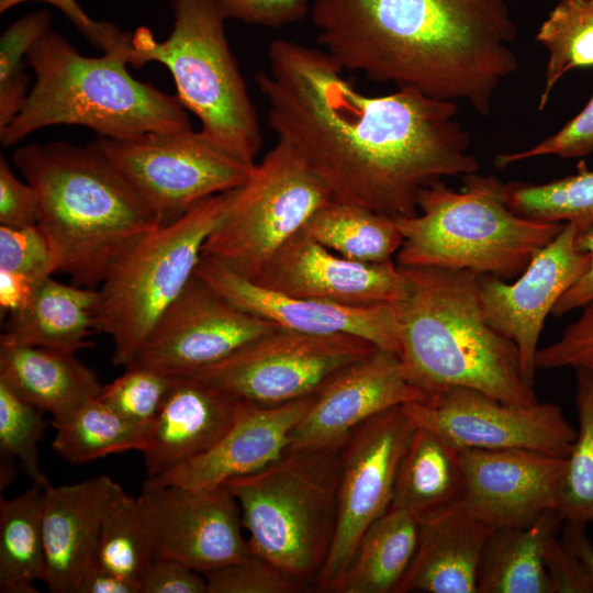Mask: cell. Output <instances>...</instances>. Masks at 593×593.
Returning <instances> with one entry per match:
<instances>
[{
  "mask_svg": "<svg viewBox=\"0 0 593 593\" xmlns=\"http://www.w3.org/2000/svg\"><path fill=\"white\" fill-rule=\"evenodd\" d=\"M255 80L268 122L323 181L332 200L394 220L417 214L422 190L479 170L455 101L412 88L369 97L325 51L277 38Z\"/></svg>",
  "mask_w": 593,
  "mask_h": 593,
  "instance_id": "6da1fadb",
  "label": "cell"
},
{
  "mask_svg": "<svg viewBox=\"0 0 593 593\" xmlns=\"http://www.w3.org/2000/svg\"><path fill=\"white\" fill-rule=\"evenodd\" d=\"M310 16L344 69L481 115L518 67L508 0H313Z\"/></svg>",
  "mask_w": 593,
  "mask_h": 593,
  "instance_id": "7a4b0ae2",
  "label": "cell"
},
{
  "mask_svg": "<svg viewBox=\"0 0 593 593\" xmlns=\"http://www.w3.org/2000/svg\"><path fill=\"white\" fill-rule=\"evenodd\" d=\"M399 267L406 292L396 303L398 356L411 384L427 394L461 387L507 403L538 402L523 377L516 346L484 317L479 273Z\"/></svg>",
  "mask_w": 593,
  "mask_h": 593,
  "instance_id": "3957f363",
  "label": "cell"
},
{
  "mask_svg": "<svg viewBox=\"0 0 593 593\" xmlns=\"http://www.w3.org/2000/svg\"><path fill=\"white\" fill-rule=\"evenodd\" d=\"M12 161L41 201L38 225L56 251L59 272L99 288L113 265L159 226L97 143L29 144Z\"/></svg>",
  "mask_w": 593,
  "mask_h": 593,
  "instance_id": "277c9868",
  "label": "cell"
},
{
  "mask_svg": "<svg viewBox=\"0 0 593 593\" xmlns=\"http://www.w3.org/2000/svg\"><path fill=\"white\" fill-rule=\"evenodd\" d=\"M128 55L130 49L81 55L49 29L26 54L35 81L20 112L0 130L2 144L12 146L59 124L83 126L110 139L191 130L177 96L130 74Z\"/></svg>",
  "mask_w": 593,
  "mask_h": 593,
  "instance_id": "5b68a950",
  "label": "cell"
},
{
  "mask_svg": "<svg viewBox=\"0 0 593 593\" xmlns=\"http://www.w3.org/2000/svg\"><path fill=\"white\" fill-rule=\"evenodd\" d=\"M462 178L459 191L444 181L425 188L417 214L395 220L403 237L396 265L516 278L564 223L516 214L504 200V182L496 177L475 172Z\"/></svg>",
  "mask_w": 593,
  "mask_h": 593,
  "instance_id": "8992f818",
  "label": "cell"
},
{
  "mask_svg": "<svg viewBox=\"0 0 593 593\" xmlns=\"http://www.w3.org/2000/svg\"><path fill=\"white\" fill-rule=\"evenodd\" d=\"M344 441L287 449L224 483L238 502L250 551L305 583L316 582L332 545Z\"/></svg>",
  "mask_w": 593,
  "mask_h": 593,
  "instance_id": "52a82bcc",
  "label": "cell"
},
{
  "mask_svg": "<svg viewBox=\"0 0 593 593\" xmlns=\"http://www.w3.org/2000/svg\"><path fill=\"white\" fill-rule=\"evenodd\" d=\"M175 23L165 41L141 26L132 33L128 63L163 64L177 97L201 122V132L249 164L261 147L256 109L230 48L214 0H171Z\"/></svg>",
  "mask_w": 593,
  "mask_h": 593,
  "instance_id": "ba28073f",
  "label": "cell"
},
{
  "mask_svg": "<svg viewBox=\"0 0 593 593\" xmlns=\"http://www.w3.org/2000/svg\"><path fill=\"white\" fill-rule=\"evenodd\" d=\"M232 190L199 202L139 238L98 288L96 329L113 340L112 361L127 367L157 320L193 277L202 247L223 219Z\"/></svg>",
  "mask_w": 593,
  "mask_h": 593,
  "instance_id": "9c48e42d",
  "label": "cell"
},
{
  "mask_svg": "<svg viewBox=\"0 0 593 593\" xmlns=\"http://www.w3.org/2000/svg\"><path fill=\"white\" fill-rule=\"evenodd\" d=\"M332 197L298 149L278 138L208 236L202 256L255 280L272 255Z\"/></svg>",
  "mask_w": 593,
  "mask_h": 593,
  "instance_id": "30bf717a",
  "label": "cell"
},
{
  "mask_svg": "<svg viewBox=\"0 0 593 593\" xmlns=\"http://www.w3.org/2000/svg\"><path fill=\"white\" fill-rule=\"evenodd\" d=\"M159 225L168 224L215 194L249 179V164L201 131L148 133L97 142Z\"/></svg>",
  "mask_w": 593,
  "mask_h": 593,
  "instance_id": "8fae6325",
  "label": "cell"
},
{
  "mask_svg": "<svg viewBox=\"0 0 593 593\" xmlns=\"http://www.w3.org/2000/svg\"><path fill=\"white\" fill-rule=\"evenodd\" d=\"M377 348L354 335L278 327L222 361L189 374L236 400L277 405L313 394L334 373Z\"/></svg>",
  "mask_w": 593,
  "mask_h": 593,
  "instance_id": "7c38bea8",
  "label": "cell"
},
{
  "mask_svg": "<svg viewBox=\"0 0 593 593\" xmlns=\"http://www.w3.org/2000/svg\"><path fill=\"white\" fill-rule=\"evenodd\" d=\"M416 426L400 405L372 416L346 437L333 540L315 582L320 591L337 593L363 534L391 507L398 470Z\"/></svg>",
  "mask_w": 593,
  "mask_h": 593,
  "instance_id": "4fadbf2b",
  "label": "cell"
},
{
  "mask_svg": "<svg viewBox=\"0 0 593 593\" xmlns=\"http://www.w3.org/2000/svg\"><path fill=\"white\" fill-rule=\"evenodd\" d=\"M403 407L461 449H527L567 458L577 432L553 403H507L477 390L441 389Z\"/></svg>",
  "mask_w": 593,
  "mask_h": 593,
  "instance_id": "5bb4252c",
  "label": "cell"
},
{
  "mask_svg": "<svg viewBox=\"0 0 593 593\" xmlns=\"http://www.w3.org/2000/svg\"><path fill=\"white\" fill-rule=\"evenodd\" d=\"M137 500L153 558L175 559L203 574L250 551L238 502L225 484L144 483Z\"/></svg>",
  "mask_w": 593,
  "mask_h": 593,
  "instance_id": "9a60e30c",
  "label": "cell"
},
{
  "mask_svg": "<svg viewBox=\"0 0 593 593\" xmlns=\"http://www.w3.org/2000/svg\"><path fill=\"white\" fill-rule=\"evenodd\" d=\"M278 327L240 310L194 273L157 320L131 365L168 376L189 374Z\"/></svg>",
  "mask_w": 593,
  "mask_h": 593,
  "instance_id": "2e32d148",
  "label": "cell"
},
{
  "mask_svg": "<svg viewBox=\"0 0 593 593\" xmlns=\"http://www.w3.org/2000/svg\"><path fill=\"white\" fill-rule=\"evenodd\" d=\"M578 231L564 223L516 280L480 275L479 292L486 322L517 348L525 381L534 385L536 355L546 318L559 299L586 272L590 255L577 246Z\"/></svg>",
  "mask_w": 593,
  "mask_h": 593,
  "instance_id": "e0dca14e",
  "label": "cell"
},
{
  "mask_svg": "<svg viewBox=\"0 0 593 593\" xmlns=\"http://www.w3.org/2000/svg\"><path fill=\"white\" fill-rule=\"evenodd\" d=\"M462 504L491 527H522L558 510L567 458L527 449H461Z\"/></svg>",
  "mask_w": 593,
  "mask_h": 593,
  "instance_id": "ac0fdd59",
  "label": "cell"
},
{
  "mask_svg": "<svg viewBox=\"0 0 593 593\" xmlns=\"http://www.w3.org/2000/svg\"><path fill=\"white\" fill-rule=\"evenodd\" d=\"M426 396L406 380L398 354L377 348L334 373L313 393L309 409L290 434L287 449L343 443L372 416Z\"/></svg>",
  "mask_w": 593,
  "mask_h": 593,
  "instance_id": "d6986e66",
  "label": "cell"
},
{
  "mask_svg": "<svg viewBox=\"0 0 593 593\" xmlns=\"http://www.w3.org/2000/svg\"><path fill=\"white\" fill-rule=\"evenodd\" d=\"M253 281L293 296L347 306L398 303L406 292L404 275L395 261L347 259L303 230L272 255Z\"/></svg>",
  "mask_w": 593,
  "mask_h": 593,
  "instance_id": "ffe728a7",
  "label": "cell"
},
{
  "mask_svg": "<svg viewBox=\"0 0 593 593\" xmlns=\"http://www.w3.org/2000/svg\"><path fill=\"white\" fill-rule=\"evenodd\" d=\"M194 273L240 310L279 327L354 335L399 355L396 303L347 306L293 296L262 287L202 255Z\"/></svg>",
  "mask_w": 593,
  "mask_h": 593,
  "instance_id": "44dd1931",
  "label": "cell"
},
{
  "mask_svg": "<svg viewBox=\"0 0 593 593\" xmlns=\"http://www.w3.org/2000/svg\"><path fill=\"white\" fill-rule=\"evenodd\" d=\"M313 394L277 405L237 401L225 434L205 452L145 483L190 489L222 485L256 472L279 459L292 429L309 409Z\"/></svg>",
  "mask_w": 593,
  "mask_h": 593,
  "instance_id": "7402d4cb",
  "label": "cell"
},
{
  "mask_svg": "<svg viewBox=\"0 0 593 593\" xmlns=\"http://www.w3.org/2000/svg\"><path fill=\"white\" fill-rule=\"evenodd\" d=\"M118 485L110 477L99 475L44 489V583L52 593H78L87 570L97 559L103 514Z\"/></svg>",
  "mask_w": 593,
  "mask_h": 593,
  "instance_id": "603a6c76",
  "label": "cell"
},
{
  "mask_svg": "<svg viewBox=\"0 0 593 593\" xmlns=\"http://www.w3.org/2000/svg\"><path fill=\"white\" fill-rule=\"evenodd\" d=\"M237 401L194 376H172L142 452L147 479L163 475L209 450L231 426Z\"/></svg>",
  "mask_w": 593,
  "mask_h": 593,
  "instance_id": "cb8c5ba5",
  "label": "cell"
},
{
  "mask_svg": "<svg viewBox=\"0 0 593 593\" xmlns=\"http://www.w3.org/2000/svg\"><path fill=\"white\" fill-rule=\"evenodd\" d=\"M493 527L462 502L419 521L412 562L394 593H478V571Z\"/></svg>",
  "mask_w": 593,
  "mask_h": 593,
  "instance_id": "d4e9b609",
  "label": "cell"
},
{
  "mask_svg": "<svg viewBox=\"0 0 593 593\" xmlns=\"http://www.w3.org/2000/svg\"><path fill=\"white\" fill-rule=\"evenodd\" d=\"M98 288L44 280L21 310L8 315L0 340L76 354L97 332Z\"/></svg>",
  "mask_w": 593,
  "mask_h": 593,
  "instance_id": "484cf974",
  "label": "cell"
},
{
  "mask_svg": "<svg viewBox=\"0 0 593 593\" xmlns=\"http://www.w3.org/2000/svg\"><path fill=\"white\" fill-rule=\"evenodd\" d=\"M0 382L53 418L97 398L103 387L76 354L1 340Z\"/></svg>",
  "mask_w": 593,
  "mask_h": 593,
  "instance_id": "4316f807",
  "label": "cell"
},
{
  "mask_svg": "<svg viewBox=\"0 0 593 593\" xmlns=\"http://www.w3.org/2000/svg\"><path fill=\"white\" fill-rule=\"evenodd\" d=\"M463 491L459 448L417 425L398 470L391 506L421 521L461 502Z\"/></svg>",
  "mask_w": 593,
  "mask_h": 593,
  "instance_id": "83f0119b",
  "label": "cell"
},
{
  "mask_svg": "<svg viewBox=\"0 0 593 593\" xmlns=\"http://www.w3.org/2000/svg\"><path fill=\"white\" fill-rule=\"evenodd\" d=\"M563 522L553 508L526 526L493 529L479 566L478 593H550L544 545Z\"/></svg>",
  "mask_w": 593,
  "mask_h": 593,
  "instance_id": "f1b7e54d",
  "label": "cell"
},
{
  "mask_svg": "<svg viewBox=\"0 0 593 593\" xmlns=\"http://www.w3.org/2000/svg\"><path fill=\"white\" fill-rule=\"evenodd\" d=\"M419 521L391 506L363 534L337 593H394L418 541Z\"/></svg>",
  "mask_w": 593,
  "mask_h": 593,
  "instance_id": "f546056e",
  "label": "cell"
},
{
  "mask_svg": "<svg viewBox=\"0 0 593 593\" xmlns=\"http://www.w3.org/2000/svg\"><path fill=\"white\" fill-rule=\"evenodd\" d=\"M44 488L0 500V592L35 593L44 582L46 556L42 526Z\"/></svg>",
  "mask_w": 593,
  "mask_h": 593,
  "instance_id": "4dcf8cb0",
  "label": "cell"
},
{
  "mask_svg": "<svg viewBox=\"0 0 593 593\" xmlns=\"http://www.w3.org/2000/svg\"><path fill=\"white\" fill-rule=\"evenodd\" d=\"M303 231L334 253L366 264L394 262L403 242L394 219L333 200L309 220Z\"/></svg>",
  "mask_w": 593,
  "mask_h": 593,
  "instance_id": "1f68e13d",
  "label": "cell"
},
{
  "mask_svg": "<svg viewBox=\"0 0 593 593\" xmlns=\"http://www.w3.org/2000/svg\"><path fill=\"white\" fill-rule=\"evenodd\" d=\"M52 425V447L70 463H86L130 450L143 452L148 443V426L126 419L98 398L54 417Z\"/></svg>",
  "mask_w": 593,
  "mask_h": 593,
  "instance_id": "d6a6232c",
  "label": "cell"
},
{
  "mask_svg": "<svg viewBox=\"0 0 593 593\" xmlns=\"http://www.w3.org/2000/svg\"><path fill=\"white\" fill-rule=\"evenodd\" d=\"M503 195L521 216L572 224L578 235L593 227V170L580 168L574 175L545 183L505 182Z\"/></svg>",
  "mask_w": 593,
  "mask_h": 593,
  "instance_id": "836d02e7",
  "label": "cell"
},
{
  "mask_svg": "<svg viewBox=\"0 0 593 593\" xmlns=\"http://www.w3.org/2000/svg\"><path fill=\"white\" fill-rule=\"evenodd\" d=\"M536 41L548 53L538 105L544 110L568 71L593 67V0H560L541 23Z\"/></svg>",
  "mask_w": 593,
  "mask_h": 593,
  "instance_id": "e575fe53",
  "label": "cell"
},
{
  "mask_svg": "<svg viewBox=\"0 0 593 593\" xmlns=\"http://www.w3.org/2000/svg\"><path fill=\"white\" fill-rule=\"evenodd\" d=\"M152 558L138 500L119 484L103 514L97 560L105 569L139 585Z\"/></svg>",
  "mask_w": 593,
  "mask_h": 593,
  "instance_id": "d590c367",
  "label": "cell"
},
{
  "mask_svg": "<svg viewBox=\"0 0 593 593\" xmlns=\"http://www.w3.org/2000/svg\"><path fill=\"white\" fill-rule=\"evenodd\" d=\"M574 371L579 430L567 457L558 511L564 522L586 525L593 522V374Z\"/></svg>",
  "mask_w": 593,
  "mask_h": 593,
  "instance_id": "8d00e7d4",
  "label": "cell"
},
{
  "mask_svg": "<svg viewBox=\"0 0 593 593\" xmlns=\"http://www.w3.org/2000/svg\"><path fill=\"white\" fill-rule=\"evenodd\" d=\"M51 14L31 12L10 24L0 37V130L20 112L29 94L23 58L51 27Z\"/></svg>",
  "mask_w": 593,
  "mask_h": 593,
  "instance_id": "74e56055",
  "label": "cell"
},
{
  "mask_svg": "<svg viewBox=\"0 0 593 593\" xmlns=\"http://www.w3.org/2000/svg\"><path fill=\"white\" fill-rule=\"evenodd\" d=\"M47 423L43 412L32 406L0 382V454L18 460L33 483L49 486L41 470L37 445Z\"/></svg>",
  "mask_w": 593,
  "mask_h": 593,
  "instance_id": "f35d334b",
  "label": "cell"
},
{
  "mask_svg": "<svg viewBox=\"0 0 593 593\" xmlns=\"http://www.w3.org/2000/svg\"><path fill=\"white\" fill-rule=\"evenodd\" d=\"M171 382L172 376L131 365L123 374L103 385L97 398L126 419L149 427Z\"/></svg>",
  "mask_w": 593,
  "mask_h": 593,
  "instance_id": "ab89813d",
  "label": "cell"
},
{
  "mask_svg": "<svg viewBox=\"0 0 593 593\" xmlns=\"http://www.w3.org/2000/svg\"><path fill=\"white\" fill-rule=\"evenodd\" d=\"M203 577L208 593H299L306 588L305 582L251 551Z\"/></svg>",
  "mask_w": 593,
  "mask_h": 593,
  "instance_id": "60d3db41",
  "label": "cell"
},
{
  "mask_svg": "<svg viewBox=\"0 0 593 593\" xmlns=\"http://www.w3.org/2000/svg\"><path fill=\"white\" fill-rule=\"evenodd\" d=\"M0 269L43 282L59 272L56 251L46 233L36 225L0 226Z\"/></svg>",
  "mask_w": 593,
  "mask_h": 593,
  "instance_id": "b9f144b4",
  "label": "cell"
},
{
  "mask_svg": "<svg viewBox=\"0 0 593 593\" xmlns=\"http://www.w3.org/2000/svg\"><path fill=\"white\" fill-rule=\"evenodd\" d=\"M593 153V96L572 120L557 133L537 145L522 152L500 154L495 166L507 167L533 157L555 155L561 158H578Z\"/></svg>",
  "mask_w": 593,
  "mask_h": 593,
  "instance_id": "7bdbcfd3",
  "label": "cell"
},
{
  "mask_svg": "<svg viewBox=\"0 0 593 593\" xmlns=\"http://www.w3.org/2000/svg\"><path fill=\"white\" fill-rule=\"evenodd\" d=\"M553 343L538 348L536 369L582 368L593 374V301Z\"/></svg>",
  "mask_w": 593,
  "mask_h": 593,
  "instance_id": "ee69618b",
  "label": "cell"
},
{
  "mask_svg": "<svg viewBox=\"0 0 593 593\" xmlns=\"http://www.w3.org/2000/svg\"><path fill=\"white\" fill-rule=\"evenodd\" d=\"M225 20L279 27L303 20L311 12L310 0H214Z\"/></svg>",
  "mask_w": 593,
  "mask_h": 593,
  "instance_id": "f6af8a7d",
  "label": "cell"
},
{
  "mask_svg": "<svg viewBox=\"0 0 593 593\" xmlns=\"http://www.w3.org/2000/svg\"><path fill=\"white\" fill-rule=\"evenodd\" d=\"M41 201L37 191L27 181H21L8 160L0 157V223L21 227L38 224Z\"/></svg>",
  "mask_w": 593,
  "mask_h": 593,
  "instance_id": "bcb514c9",
  "label": "cell"
},
{
  "mask_svg": "<svg viewBox=\"0 0 593 593\" xmlns=\"http://www.w3.org/2000/svg\"><path fill=\"white\" fill-rule=\"evenodd\" d=\"M27 1L46 2L58 9L92 45L103 53L125 51L131 45L132 33L122 32L111 22L89 18L77 0H0V12L3 13Z\"/></svg>",
  "mask_w": 593,
  "mask_h": 593,
  "instance_id": "7dc6e473",
  "label": "cell"
},
{
  "mask_svg": "<svg viewBox=\"0 0 593 593\" xmlns=\"http://www.w3.org/2000/svg\"><path fill=\"white\" fill-rule=\"evenodd\" d=\"M141 593H208L202 573L170 558L154 557L139 580Z\"/></svg>",
  "mask_w": 593,
  "mask_h": 593,
  "instance_id": "c3c4849f",
  "label": "cell"
},
{
  "mask_svg": "<svg viewBox=\"0 0 593 593\" xmlns=\"http://www.w3.org/2000/svg\"><path fill=\"white\" fill-rule=\"evenodd\" d=\"M551 534L544 545V562L550 593H593L589 578L578 559Z\"/></svg>",
  "mask_w": 593,
  "mask_h": 593,
  "instance_id": "681fc988",
  "label": "cell"
},
{
  "mask_svg": "<svg viewBox=\"0 0 593 593\" xmlns=\"http://www.w3.org/2000/svg\"><path fill=\"white\" fill-rule=\"evenodd\" d=\"M577 246L590 255V266L579 279L556 303L552 313L555 316L566 315L577 309L583 307L593 300V227L577 236Z\"/></svg>",
  "mask_w": 593,
  "mask_h": 593,
  "instance_id": "f907efd6",
  "label": "cell"
},
{
  "mask_svg": "<svg viewBox=\"0 0 593 593\" xmlns=\"http://www.w3.org/2000/svg\"><path fill=\"white\" fill-rule=\"evenodd\" d=\"M41 283L25 275L0 269L1 315H10L26 305Z\"/></svg>",
  "mask_w": 593,
  "mask_h": 593,
  "instance_id": "816d5d0a",
  "label": "cell"
},
{
  "mask_svg": "<svg viewBox=\"0 0 593 593\" xmlns=\"http://www.w3.org/2000/svg\"><path fill=\"white\" fill-rule=\"evenodd\" d=\"M78 593H141L139 585L102 567L96 559L87 570Z\"/></svg>",
  "mask_w": 593,
  "mask_h": 593,
  "instance_id": "f5cc1de1",
  "label": "cell"
},
{
  "mask_svg": "<svg viewBox=\"0 0 593 593\" xmlns=\"http://www.w3.org/2000/svg\"><path fill=\"white\" fill-rule=\"evenodd\" d=\"M584 526L563 522L560 540L583 567L593 591V546L585 534Z\"/></svg>",
  "mask_w": 593,
  "mask_h": 593,
  "instance_id": "db71d44e",
  "label": "cell"
}]
</instances>
